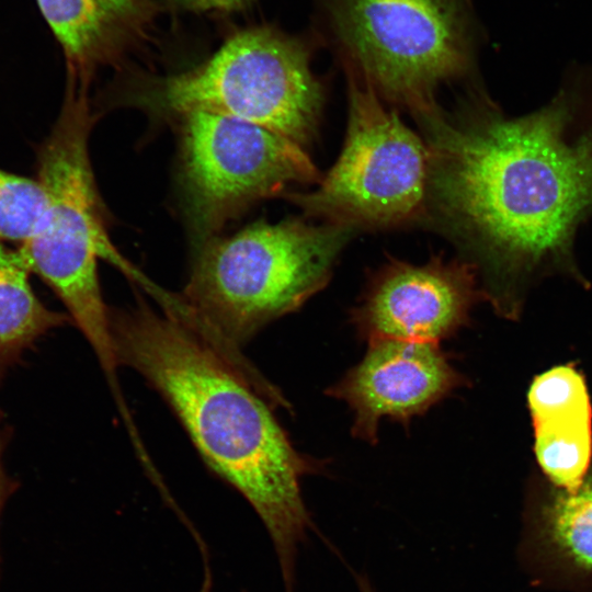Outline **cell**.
Returning <instances> with one entry per match:
<instances>
[{
	"instance_id": "cell-8",
	"label": "cell",
	"mask_w": 592,
	"mask_h": 592,
	"mask_svg": "<svg viewBox=\"0 0 592 592\" xmlns=\"http://www.w3.org/2000/svg\"><path fill=\"white\" fill-rule=\"evenodd\" d=\"M181 116V173L197 246L257 202L321 180L301 146L259 125L209 114Z\"/></svg>"
},
{
	"instance_id": "cell-19",
	"label": "cell",
	"mask_w": 592,
	"mask_h": 592,
	"mask_svg": "<svg viewBox=\"0 0 592 592\" xmlns=\"http://www.w3.org/2000/svg\"><path fill=\"white\" fill-rule=\"evenodd\" d=\"M362 592H372L371 587L367 583L361 585Z\"/></svg>"
},
{
	"instance_id": "cell-17",
	"label": "cell",
	"mask_w": 592,
	"mask_h": 592,
	"mask_svg": "<svg viewBox=\"0 0 592 592\" xmlns=\"http://www.w3.org/2000/svg\"><path fill=\"white\" fill-rule=\"evenodd\" d=\"M178 9L207 13L218 12L228 13L247 8L253 0H169Z\"/></svg>"
},
{
	"instance_id": "cell-10",
	"label": "cell",
	"mask_w": 592,
	"mask_h": 592,
	"mask_svg": "<svg viewBox=\"0 0 592 592\" xmlns=\"http://www.w3.org/2000/svg\"><path fill=\"white\" fill-rule=\"evenodd\" d=\"M466 384L437 343L382 339L327 394L352 410V434L375 444L380 419L407 425Z\"/></svg>"
},
{
	"instance_id": "cell-5",
	"label": "cell",
	"mask_w": 592,
	"mask_h": 592,
	"mask_svg": "<svg viewBox=\"0 0 592 592\" xmlns=\"http://www.w3.org/2000/svg\"><path fill=\"white\" fill-rule=\"evenodd\" d=\"M321 29L345 71L413 115L466 75L476 27L470 0H317Z\"/></svg>"
},
{
	"instance_id": "cell-6",
	"label": "cell",
	"mask_w": 592,
	"mask_h": 592,
	"mask_svg": "<svg viewBox=\"0 0 592 592\" xmlns=\"http://www.w3.org/2000/svg\"><path fill=\"white\" fill-rule=\"evenodd\" d=\"M304 38L262 24L241 29L202 64L157 83L179 115L203 112L252 123L299 146L314 137L323 103Z\"/></svg>"
},
{
	"instance_id": "cell-9",
	"label": "cell",
	"mask_w": 592,
	"mask_h": 592,
	"mask_svg": "<svg viewBox=\"0 0 592 592\" xmlns=\"http://www.w3.org/2000/svg\"><path fill=\"white\" fill-rule=\"evenodd\" d=\"M477 276L468 261L433 257L414 265L390 259L372 277L351 320L368 342L396 339L439 344L468 322L482 294Z\"/></svg>"
},
{
	"instance_id": "cell-12",
	"label": "cell",
	"mask_w": 592,
	"mask_h": 592,
	"mask_svg": "<svg viewBox=\"0 0 592 592\" xmlns=\"http://www.w3.org/2000/svg\"><path fill=\"white\" fill-rule=\"evenodd\" d=\"M31 273L22 248L0 240V384L41 337L71 321L38 299Z\"/></svg>"
},
{
	"instance_id": "cell-14",
	"label": "cell",
	"mask_w": 592,
	"mask_h": 592,
	"mask_svg": "<svg viewBox=\"0 0 592 592\" xmlns=\"http://www.w3.org/2000/svg\"><path fill=\"white\" fill-rule=\"evenodd\" d=\"M550 543L574 565L592 569V473L573 492L557 489L543 511Z\"/></svg>"
},
{
	"instance_id": "cell-3",
	"label": "cell",
	"mask_w": 592,
	"mask_h": 592,
	"mask_svg": "<svg viewBox=\"0 0 592 592\" xmlns=\"http://www.w3.org/2000/svg\"><path fill=\"white\" fill-rule=\"evenodd\" d=\"M353 231L289 218L215 237L198 246L182 294H171L166 308L239 371L254 376L258 372L237 348L321 291Z\"/></svg>"
},
{
	"instance_id": "cell-1",
	"label": "cell",
	"mask_w": 592,
	"mask_h": 592,
	"mask_svg": "<svg viewBox=\"0 0 592 592\" xmlns=\"http://www.w3.org/2000/svg\"><path fill=\"white\" fill-rule=\"evenodd\" d=\"M414 117L426 213L467 249L498 311L516 312L542 276L576 274V238L592 218V70L519 116L476 95L454 115L435 105Z\"/></svg>"
},
{
	"instance_id": "cell-4",
	"label": "cell",
	"mask_w": 592,
	"mask_h": 592,
	"mask_svg": "<svg viewBox=\"0 0 592 592\" xmlns=\"http://www.w3.org/2000/svg\"><path fill=\"white\" fill-rule=\"evenodd\" d=\"M94 123L88 90L66 84L59 115L37 149V180L48 206L38 232L24 251L36 273L66 306L93 349L111 388L119 386V366L98 276V260L114 265L134 282L139 272L112 243L89 156Z\"/></svg>"
},
{
	"instance_id": "cell-16",
	"label": "cell",
	"mask_w": 592,
	"mask_h": 592,
	"mask_svg": "<svg viewBox=\"0 0 592 592\" xmlns=\"http://www.w3.org/2000/svg\"><path fill=\"white\" fill-rule=\"evenodd\" d=\"M527 401L533 423L592 412L584 378L572 365H559L538 375L531 384Z\"/></svg>"
},
{
	"instance_id": "cell-15",
	"label": "cell",
	"mask_w": 592,
	"mask_h": 592,
	"mask_svg": "<svg viewBox=\"0 0 592 592\" xmlns=\"http://www.w3.org/2000/svg\"><path fill=\"white\" fill-rule=\"evenodd\" d=\"M46 192L37 179L0 169V240L22 246L41 229L47 212Z\"/></svg>"
},
{
	"instance_id": "cell-11",
	"label": "cell",
	"mask_w": 592,
	"mask_h": 592,
	"mask_svg": "<svg viewBox=\"0 0 592 592\" xmlns=\"http://www.w3.org/2000/svg\"><path fill=\"white\" fill-rule=\"evenodd\" d=\"M58 42L66 84L88 89L96 71L145 42L159 8L153 0H36Z\"/></svg>"
},
{
	"instance_id": "cell-18",
	"label": "cell",
	"mask_w": 592,
	"mask_h": 592,
	"mask_svg": "<svg viewBox=\"0 0 592 592\" xmlns=\"http://www.w3.org/2000/svg\"><path fill=\"white\" fill-rule=\"evenodd\" d=\"M11 437V428L5 422L3 413L0 411V514L8 498L16 489L15 481L9 477L3 467V452Z\"/></svg>"
},
{
	"instance_id": "cell-13",
	"label": "cell",
	"mask_w": 592,
	"mask_h": 592,
	"mask_svg": "<svg viewBox=\"0 0 592 592\" xmlns=\"http://www.w3.org/2000/svg\"><path fill=\"white\" fill-rule=\"evenodd\" d=\"M533 426L540 469L557 489L576 491L592 459V412L559 415Z\"/></svg>"
},
{
	"instance_id": "cell-2",
	"label": "cell",
	"mask_w": 592,
	"mask_h": 592,
	"mask_svg": "<svg viewBox=\"0 0 592 592\" xmlns=\"http://www.w3.org/2000/svg\"><path fill=\"white\" fill-rule=\"evenodd\" d=\"M119 365L168 402L207 467L236 489L264 524L286 589L310 526L300 481L320 463L299 453L255 386L198 331L143 298L110 308Z\"/></svg>"
},
{
	"instance_id": "cell-7",
	"label": "cell",
	"mask_w": 592,
	"mask_h": 592,
	"mask_svg": "<svg viewBox=\"0 0 592 592\" xmlns=\"http://www.w3.org/2000/svg\"><path fill=\"white\" fill-rule=\"evenodd\" d=\"M345 72L349 114L342 151L316 190L287 197L309 215L353 229L417 220L426 213L425 143L385 109L367 81Z\"/></svg>"
}]
</instances>
